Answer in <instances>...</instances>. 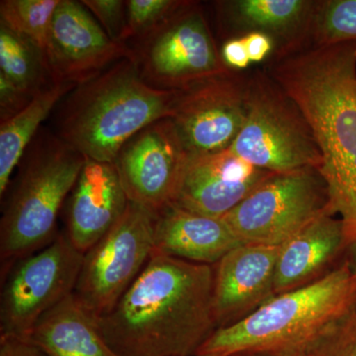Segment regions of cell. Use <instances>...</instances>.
<instances>
[{"instance_id": "1", "label": "cell", "mask_w": 356, "mask_h": 356, "mask_svg": "<svg viewBox=\"0 0 356 356\" xmlns=\"http://www.w3.org/2000/svg\"><path fill=\"white\" fill-rule=\"evenodd\" d=\"M266 70L298 105L315 136L330 209L356 261V42L309 46L270 58Z\"/></svg>"}, {"instance_id": "2", "label": "cell", "mask_w": 356, "mask_h": 356, "mask_svg": "<svg viewBox=\"0 0 356 356\" xmlns=\"http://www.w3.org/2000/svg\"><path fill=\"white\" fill-rule=\"evenodd\" d=\"M213 285L214 266L153 254L96 323L119 356H195L217 330Z\"/></svg>"}, {"instance_id": "3", "label": "cell", "mask_w": 356, "mask_h": 356, "mask_svg": "<svg viewBox=\"0 0 356 356\" xmlns=\"http://www.w3.org/2000/svg\"><path fill=\"white\" fill-rule=\"evenodd\" d=\"M177 95L147 84L132 58H123L60 100L51 131L86 158L113 163L136 134L172 116Z\"/></svg>"}, {"instance_id": "4", "label": "cell", "mask_w": 356, "mask_h": 356, "mask_svg": "<svg viewBox=\"0 0 356 356\" xmlns=\"http://www.w3.org/2000/svg\"><path fill=\"white\" fill-rule=\"evenodd\" d=\"M356 310V261L348 255L320 280L276 295L241 322L217 329L195 356H295Z\"/></svg>"}, {"instance_id": "5", "label": "cell", "mask_w": 356, "mask_h": 356, "mask_svg": "<svg viewBox=\"0 0 356 356\" xmlns=\"http://www.w3.org/2000/svg\"><path fill=\"white\" fill-rule=\"evenodd\" d=\"M86 161L53 131L40 129L1 197V273L55 240L58 215Z\"/></svg>"}, {"instance_id": "6", "label": "cell", "mask_w": 356, "mask_h": 356, "mask_svg": "<svg viewBox=\"0 0 356 356\" xmlns=\"http://www.w3.org/2000/svg\"><path fill=\"white\" fill-rule=\"evenodd\" d=\"M229 149L269 172L318 170L322 163L303 112L266 69L248 72L245 121Z\"/></svg>"}, {"instance_id": "7", "label": "cell", "mask_w": 356, "mask_h": 356, "mask_svg": "<svg viewBox=\"0 0 356 356\" xmlns=\"http://www.w3.org/2000/svg\"><path fill=\"white\" fill-rule=\"evenodd\" d=\"M127 47L140 76L154 88L181 90L229 70L197 1L186 0L163 24Z\"/></svg>"}, {"instance_id": "8", "label": "cell", "mask_w": 356, "mask_h": 356, "mask_svg": "<svg viewBox=\"0 0 356 356\" xmlns=\"http://www.w3.org/2000/svg\"><path fill=\"white\" fill-rule=\"evenodd\" d=\"M327 212L332 211L324 178L309 168L273 173L222 219L242 243L280 247Z\"/></svg>"}, {"instance_id": "9", "label": "cell", "mask_w": 356, "mask_h": 356, "mask_svg": "<svg viewBox=\"0 0 356 356\" xmlns=\"http://www.w3.org/2000/svg\"><path fill=\"white\" fill-rule=\"evenodd\" d=\"M83 254L60 232L1 273L0 337L26 339L47 312L74 294Z\"/></svg>"}, {"instance_id": "10", "label": "cell", "mask_w": 356, "mask_h": 356, "mask_svg": "<svg viewBox=\"0 0 356 356\" xmlns=\"http://www.w3.org/2000/svg\"><path fill=\"white\" fill-rule=\"evenodd\" d=\"M154 213L129 201L123 216L83 254L74 297L95 318L111 310L154 252Z\"/></svg>"}, {"instance_id": "11", "label": "cell", "mask_w": 356, "mask_h": 356, "mask_svg": "<svg viewBox=\"0 0 356 356\" xmlns=\"http://www.w3.org/2000/svg\"><path fill=\"white\" fill-rule=\"evenodd\" d=\"M247 83L248 72L229 70L178 90L170 119L188 158L232 147L245 121Z\"/></svg>"}, {"instance_id": "12", "label": "cell", "mask_w": 356, "mask_h": 356, "mask_svg": "<svg viewBox=\"0 0 356 356\" xmlns=\"http://www.w3.org/2000/svg\"><path fill=\"white\" fill-rule=\"evenodd\" d=\"M187 159L172 119L166 118L136 134L113 163L129 201L154 213L172 202Z\"/></svg>"}, {"instance_id": "13", "label": "cell", "mask_w": 356, "mask_h": 356, "mask_svg": "<svg viewBox=\"0 0 356 356\" xmlns=\"http://www.w3.org/2000/svg\"><path fill=\"white\" fill-rule=\"evenodd\" d=\"M44 51L56 83L74 86L123 58H132L130 49L109 38L83 2L76 0H60Z\"/></svg>"}, {"instance_id": "14", "label": "cell", "mask_w": 356, "mask_h": 356, "mask_svg": "<svg viewBox=\"0 0 356 356\" xmlns=\"http://www.w3.org/2000/svg\"><path fill=\"white\" fill-rule=\"evenodd\" d=\"M273 173L250 165L229 149L192 156L187 159L172 203L222 218Z\"/></svg>"}, {"instance_id": "15", "label": "cell", "mask_w": 356, "mask_h": 356, "mask_svg": "<svg viewBox=\"0 0 356 356\" xmlns=\"http://www.w3.org/2000/svg\"><path fill=\"white\" fill-rule=\"evenodd\" d=\"M280 250L243 243L215 264L213 313L217 329L241 322L275 296Z\"/></svg>"}, {"instance_id": "16", "label": "cell", "mask_w": 356, "mask_h": 356, "mask_svg": "<svg viewBox=\"0 0 356 356\" xmlns=\"http://www.w3.org/2000/svg\"><path fill=\"white\" fill-rule=\"evenodd\" d=\"M222 37L241 38L252 32L270 37L273 58H280L312 44V26L318 1L313 0H228L215 2Z\"/></svg>"}, {"instance_id": "17", "label": "cell", "mask_w": 356, "mask_h": 356, "mask_svg": "<svg viewBox=\"0 0 356 356\" xmlns=\"http://www.w3.org/2000/svg\"><path fill=\"white\" fill-rule=\"evenodd\" d=\"M128 203L114 163L86 158L65 202V234L84 254L113 228Z\"/></svg>"}, {"instance_id": "18", "label": "cell", "mask_w": 356, "mask_h": 356, "mask_svg": "<svg viewBox=\"0 0 356 356\" xmlns=\"http://www.w3.org/2000/svg\"><path fill=\"white\" fill-rule=\"evenodd\" d=\"M348 254L343 221L331 212L306 225L280 245L274 293L292 291L311 284L334 270Z\"/></svg>"}, {"instance_id": "19", "label": "cell", "mask_w": 356, "mask_h": 356, "mask_svg": "<svg viewBox=\"0 0 356 356\" xmlns=\"http://www.w3.org/2000/svg\"><path fill=\"white\" fill-rule=\"evenodd\" d=\"M241 245L222 218L198 214L175 203L154 212L153 254L215 266Z\"/></svg>"}, {"instance_id": "20", "label": "cell", "mask_w": 356, "mask_h": 356, "mask_svg": "<svg viewBox=\"0 0 356 356\" xmlns=\"http://www.w3.org/2000/svg\"><path fill=\"white\" fill-rule=\"evenodd\" d=\"M23 341L47 356H119L105 341L95 316L74 294L47 312Z\"/></svg>"}, {"instance_id": "21", "label": "cell", "mask_w": 356, "mask_h": 356, "mask_svg": "<svg viewBox=\"0 0 356 356\" xmlns=\"http://www.w3.org/2000/svg\"><path fill=\"white\" fill-rule=\"evenodd\" d=\"M76 86L67 83L54 84L35 96L19 113L0 123V197L6 193L26 149L43 127L42 124Z\"/></svg>"}, {"instance_id": "22", "label": "cell", "mask_w": 356, "mask_h": 356, "mask_svg": "<svg viewBox=\"0 0 356 356\" xmlns=\"http://www.w3.org/2000/svg\"><path fill=\"white\" fill-rule=\"evenodd\" d=\"M0 76L35 97L56 83L44 49L0 25Z\"/></svg>"}, {"instance_id": "23", "label": "cell", "mask_w": 356, "mask_h": 356, "mask_svg": "<svg viewBox=\"0 0 356 356\" xmlns=\"http://www.w3.org/2000/svg\"><path fill=\"white\" fill-rule=\"evenodd\" d=\"M60 0H2L0 25L46 48L54 15Z\"/></svg>"}, {"instance_id": "24", "label": "cell", "mask_w": 356, "mask_h": 356, "mask_svg": "<svg viewBox=\"0 0 356 356\" xmlns=\"http://www.w3.org/2000/svg\"><path fill=\"white\" fill-rule=\"evenodd\" d=\"M311 40L317 47L356 42V0H318Z\"/></svg>"}, {"instance_id": "25", "label": "cell", "mask_w": 356, "mask_h": 356, "mask_svg": "<svg viewBox=\"0 0 356 356\" xmlns=\"http://www.w3.org/2000/svg\"><path fill=\"white\" fill-rule=\"evenodd\" d=\"M186 0H127L125 44L146 36L163 24Z\"/></svg>"}, {"instance_id": "26", "label": "cell", "mask_w": 356, "mask_h": 356, "mask_svg": "<svg viewBox=\"0 0 356 356\" xmlns=\"http://www.w3.org/2000/svg\"><path fill=\"white\" fill-rule=\"evenodd\" d=\"M295 356H356V310Z\"/></svg>"}, {"instance_id": "27", "label": "cell", "mask_w": 356, "mask_h": 356, "mask_svg": "<svg viewBox=\"0 0 356 356\" xmlns=\"http://www.w3.org/2000/svg\"><path fill=\"white\" fill-rule=\"evenodd\" d=\"M109 38L125 44L126 1L124 0H83Z\"/></svg>"}, {"instance_id": "28", "label": "cell", "mask_w": 356, "mask_h": 356, "mask_svg": "<svg viewBox=\"0 0 356 356\" xmlns=\"http://www.w3.org/2000/svg\"><path fill=\"white\" fill-rule=\"evenodd\" d=\"M33 98L7 81L6 77L0 76V123L9 120L22 111Z\"/></svg>"}, {"instance_id": "29", "label": "cell", "mask_w": 356, "mask_h": 356, "mask_svg": "<svg viewBox=\"0 0 356 356\" xmlns=\"http://www.w3.org/2000/svg\"><path fill=\"white\" fill-rule=\"evenodd\" d=\"M220 51L222 62L229 70L245 72L252 65L242 38L225 40Z\"/></svg>"}, {"instance_id": "30", "label": "cell", "mask_w": 356, "mask_h": 356, "mask_svg": "<svg viewBox=\"0 0 356 356\" xmlns=\"http://www.w3.org/2000/svg\"><path fill=\"white\" fill-rule=\"evenodd\" d=\"M247 48L252 64L268 62L275 51V44L270 37L259 32H252L241 37Z\"/></svg>"}, {"instance_id": "31", "label": "cell", "mask_w": 356, "mask_h": 356, "mask_svg": "<svg viewBox=\"0 0 356 356\" xmlns=\"http://www.w3.org/2000/svg\"><path fill=\"white\" fill-rule=\"evenodd\" d=\"M0 356L47 355L28 341L13 337H0Z\"/></svg>"}, {"instance_id": "32", "label": "cell", "mask_w": 356, "mask_h": 356, "mask_svg": "<svg viewBox=\"0 0 356 356\" xmlns=\"http://www.w3.org/2000/svg\"><path fill=\"white\" fill-rule=\"evenodd\" d=\"M234 356H274L268 355H261V353H243V355H236Z\"/></svg>"}]
</instances>
